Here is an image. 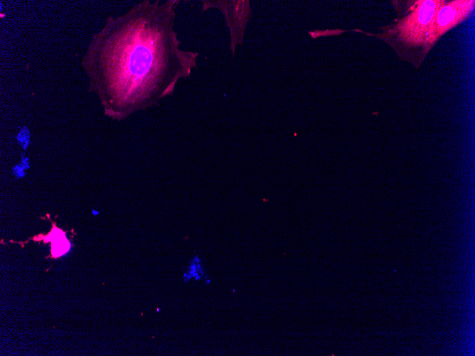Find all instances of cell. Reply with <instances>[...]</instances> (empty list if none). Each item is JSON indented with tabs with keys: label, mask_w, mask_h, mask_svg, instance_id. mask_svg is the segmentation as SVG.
Listing matches in <instances>:
<instances>
[{
	"label": "cell",
	"mask_w": 475,
	"mask_h": 356,
	"mask_svg": "<svg viewBox=\"0 0 475 356\" xmlns=\"http://www.w3.org/2000/svg\"><path fill=\"white\" fill-rule=\"evenodd\" d=\"M179 0L144 1L107 18L85 65L105 114L121 119L159 104L190 77L199 53L181 48L174 29Z\"/></svg>",
	"instance_id": "6da1fadb"
},
{
	"label": "cell",
	"mask_w": 475,
	"mask_h": 356,
	"mask_svg": "<svg viewBox=\"0 0 475 356\" xmlns=\"http://www.w3.org/2000/svg\"><path fill=\"white\" fill-rule=\"evenodd\" d=\"M444 1L420 0L410 3L395 21L376 34L389 43L402 59L420 64L435 41L433 24L436 14Z\"/></svg>",
	"instance_id": "7a4b0ae2"
},
{
	"label": "cell",
	"mask_w": 475,
	"mask_h": 356,
	"mask_svg": "<svg viewBox=\"0 0 475 356\" xmlns=\"http://www.w3.org/2000/svg\"><path fill=\"white\" fill-rule=\"evenodd\" d=\"M202 11L217 9L223 14L230 32V48L233 57L237 45H242L246 26L252 18L250 3L248 0L201 1Z\"/></svg>",
	"instance_id": "3957f363"
},
{
	"label": "cell",
	"mask_w": 475,
	"mask_h": 356,
	"mask_svg": "<svg viewBox=\"0 0 475 356\" xmlns=\"http://www.w3.org/2000/svg\"><path fill=\"white\" fill-rule=\"evenodd\" d=\"M474 7V1H444L439 8L433 24V38L436 42L446 32L467 18Z\"/></svg>",
	"instance_id": "277c9868"
},
{
	"label": "cell",
	"mask_w": 475,
	"mask_h": 356,
	"mask_svg": "<svg viewBox=\"0 0 475 356\" xmlns=\"http://www.w3.org/2000/svg\"><path fill=\"white\" fill-rule=\"evenodd\" d=\"M203 275L204 273L202 265L200 264L198 259L196 257L184 274L183 279L184 281H188L191 278H194L196 280H200L203 278Z\"/></svg>",
	"instance_id": "5b68a950"
}]
</instances>
